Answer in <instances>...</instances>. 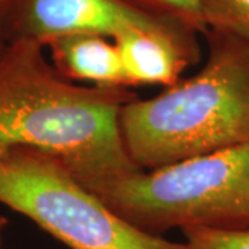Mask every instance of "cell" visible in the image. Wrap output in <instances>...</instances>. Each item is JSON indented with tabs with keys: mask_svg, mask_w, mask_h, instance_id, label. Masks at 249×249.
<instances>
[{
	"mask_svg": "<svg viewBox=\"0 0 249 249\" xmlns=\"http://www.w3.org/2000/svg\"><path fill=\"white\" fill-rule=\"evenodd\" d=\"M127 88L83 86L57 71L35 40L10 42L0 55V150L52 155L88 188L140 172L124 148L121 111Z\"/></svg>",
	"mask_w": 249,
	"mask_h": 249,
	"instance_id": "1",
	"label": "cell"
},
{
	"mask_svg": "<svg viewBox=\"0 0 249 249\" xmlns=\"http://www.w3.org/2000/svg\"><path fill=\"white\" fill-rule=\"evenodd\" d=\"M204 37L199 71L121 111L124 148L142 170L249 142V40L219 29Z\"/></svg>",
	"mask_w": 249,
	"mask_h": 249,
	"instance_id": "2",
	"label": "cell"
},
{
	"mask_svg": "<svg viewBox=\"0 0 249 249\" xmlns=\"http://www.w3.org/2000/svg\"><path fill=\"white\" fill-rule=\"evenodd\" d=\"M249 187V142L89 188L119 217L152 235L170 229L240 230Z\"/></svg>",
	"mask_w": 249,
	"mask_h": 249,
	"instance_id": "3",
	"label": "cell"
},
{
	"mask_svg": "<svg viewBox=\"0 0 249 249\" xmlns=\"http://www.w3.org/2000/svg\"><path fill=\"white\" fill-rule=\"evenodd\" d=\"M0 204L70 249H194L139 230L57 158L34 148L0 150Z\"/></svg>",
	"mask_w": 249,
	"mask_h": 249,
	"instance_id": "4",
	"label": "cell"
},
{
	"mask_svg": "<svg viewBox=\"0 0 249 249\" xmlns=\"http://www.w3.org/2000/svg\"><path fill=\"white\" fill-rule=\"evenodd\" d=\"M7 43L93 34L115 39L129 31H145L186 43H199L198 32L176 18L162 16L129 0H9L0 10Z\"/></svg>",
	"mask_w": 249,
	"mask_h": 249,
	"instance_id": "5",
	"label": "cell"
},
{
	"mask_svg": "<svg viewBox=\"0 0 249 249\" xmlns=\"http://www.w3.org/2000/svg\"><path fill=\"white\" fill-rule=\"evenodd\" d=\"M130 88L178 83L188 67L201 60L199 43H186L145 31H129L114 39Z\"/></svg>",
	"mask_w": 249,
	"mask_h": 249,
	"instance_id": "6",
	"label": "cell"
},
{
	"mask_svg": "<svg viewBox=\"0 0 249 249\" xmlns=\"http://www.w3.org/2000/svg\"><path fill=\"white\" fill-rule=\"evenodd\" d=\"M49 58L67 79L104 88H127L124 64L112 39L93 34L54 37L45 43Z\"/></svg>",
	"mask_w": 249,
	"mask_h": 249,
	"instance_id": "7",
	"label": "cell"
},
{
	"mask_svg": "<svg viewBox=\"0 0 249 249\" xmlns=\"http://www.w3.org/2000/svg\"><path fill=\"white\" fill-rule=\"evenodd\" d=\"M206 29L230 32L249 40V0H201Z\"/></svg>",
	"mask_w": 249,
	"mask_h": 249,
	"instance_id": "8",
	"label": "cell"
},
{
	"mask_svg": "<svg viewBox=\"0 0 249 249\" xmlns=\"http://www.w3.org/2000/svg\"><path fill=\"white\" fill-rule=\"evenodd\" d=\"M181 232L194 249H249V230L184 227Z\"/></svg>",
	"mask_w": 249,
	"mask_h": 249,
	"instance_id": "9",
	"label": "cell"
},
{
	"mask_svg": "<svg viewBox=\"0 0 249 249\" xmlns=\"http://www.w3.org/2000/svg\"><path fill=\"white\" fill-rule=\"evenodd\" d=\"M142 9L176 18L193 28L199 35L206 32L201 0H129Z\"/></svg>",
	"mask_w": 249,
	"mask_h": 249,
	"instance_id": "10",
	"label": "cell"
},
{
	"mask_svg": "<svg viewBox=\"0 0 249 249\" xmlns=\"http://www.w3.org/2000/svg\"><path fill=\"white\" fill-rule=\"evenodd\" d=\"M241 230H249V187L248 194H247V198H245V204H244V211H242Z\"/></svg>",
	"mask_w": 249,
	"mask_h": 249,
	"instance_id": "11",
	"label": "cell"
},
{
	"mask_svg": "<svg viewBox=\"0 0 249 249\" xmlns=\"http://www.w3.org/2000/svg\"><path fill=\"white\" fill-rule=\"evenodd\" d=\"M7 40H6V37L3 35V32H1V27H0V55L3 54V52L6 50V47H7Z\"/></svg>",
	"mask_w": 249,
	"mask_h": 249,
	"instance_id": "12",
	"label": "cell"
},
{
	"mask_svg": "<svg viewBox=\"0 0 249 249\" xmlns=\"http://www.w3.org/2000/svg\"><path fill=\"white\" fill-rule=\"evenodd\" d=\"M7 3H9V0H0V10L3 9Z\"/></svg>",
	"mask_w": 249,
	"mask_h": 249,
	"instance_id": "13",
	"label": "cell"
},
{
	"mask_svg": "<svg viewBox=\"0 0 249 249\" xmlns=\"http://www.w3.org/2000/svg\"><path fill=\"white\" fill-rule=\"evenodd\" d=\"M3 224H4V220H3V219H0V232H1V227H3ZM0 249H1V240H0Z\"/></svg>",
	"mask_w": 249,
	"mask_h": 249,
	"instance_id": "14",
	"label": "cell"
}]
</instances>
